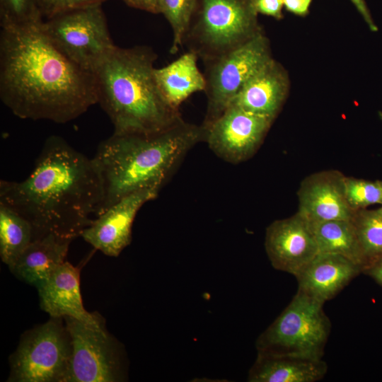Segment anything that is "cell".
<instances>
[{
    "label": "cell",
    "mask_w": 382,
    "mask_h": 382,
    "mask_svg": "<svg viewBox=\"0 0 382 382\" xmlns=\"http://www.w3.org/2000/svg\"><path fill=\"white\" fill-rule=\"evenodd\" d=\"M42 21L0 25V99L21 119L64 124L98 103L95 77L51 42Z\"/></svg>",
    "instance_id": "1"
},
{
    "label": "cell",
    "mask_w": 382,
    "mask_h": 382,
    "mask_svg": "<svg viewBox=\"0 0 382 382\" xmlns=\"http://www.w3.org/2000/svg\"><path fill=\"white\" fill-rule=\"evenodd\" d=\"M103 199V181L93 158L57 135L45 140L26 178L0 181V203L30 222L33 241L49 234L81 236Z\"/></svg>",
    "instance_id": "2"
},
{
    "label": "cell",
    "mask_w": 382,
    "mask_h": 382,
    "mask_svg": "<svg viewBox=\"0 0 382 382\" xmlns=\"http://www.w3.org/2000/svg\"><path fill=\"white\" fill-rule=\"evenodd\" d=\"M207 132L202 125L182 118L158 132L113 133L102 141L92 157L103 185V199L97 216L132 193L160 191L188 151L206 141Z\"/></svg>",
    "instance_id": "3"
},
{
    "label": "cell",
    "mask_w": 382,
    "mask_h": 382,
    "mask_svg": "<svg viewBox=\"0 0 382 382\" xmlns=\"http://www.w3.org/2000/svg\"><path fill=\"white\" fill-rule=\"evenodd\" d=\"M157 56L147 46L116 45L93 71L98 103L115 134L152 133L182 119L161 92L154 77Z\"/></svg>",
    "instance_id": "4"
},
{
    "label": "cell",
    "mask_w": 382,
    "mask_h": 382,
    "mask_svg": "<svg viewBox=\"0 0 382 382\" xmlns=\"http://www.w3.org/2000/svg\"><path fill=\"white\" fill-rule=\"evenodd\" d=\"M254 1L197 0L183 45L203 62L243 45L261 32Z\"/></svg>",
    "instance_id": "5"
},
{
    "label": "cell",
    "mask_w": 382,
    "mask_h": 382,
    "mask_svg": "<svg viewBox=\"0 0 382 382\" xmlns=\"http://www.w3.org/2000/svg\"><path fill=\"white\" fill-rule=\"evenodd\" d=\"M323 305L297 291L280 315L257 337V353L322 359L331 330Z\"/></svg>",
    "instance_id": "6"
},
{
    "label": "cell",
    "mask_w": 382,
    "mask_h": 382,
    "mask_svg": "<svg viewBox=\"0 0 382 382\" xmlns=\"http://www.w3.org/2000/svg\"><path fill=\"white\" fill-rule=\"evenodd\" d=\"M41 28L64 56L92 74L116 47L101 5L56 15L43 20Z\"/></svg>",
    "instance_id": "7"
},
{
    "label": "cell",
    "mask_w": 382,
    "mask_h": 382,
    "mask_svg": "<svg viewBox=\"0 0 382 382\" xmlns=\"http://www.w3.org/2000/svg\"><path fill=\"white\" fill-rule=\"evenodd\" d=\"M272 59L262 32L227 53L204 62L207 129L229 106L248 81Z\"/></svg>",
    "instance_id": "8"
},
{
    "label": "cell",
    "mask_w": 382,
    "mask_h": 382,
    "mask_svg": "<svg viewBox=\"0 0 382 382\" xmlns=\"http://www.w3.org/2000/svg\"><path fill=\"white\" fill-rule=\"evenodd\" d=\"M63 318H53L25 332L10 357L8 381L64 382L71 341Z\"/></svg>",
    "instance_id": "9"
},
{
    "label": "cell",
    "mask_w": 382,
    "mask_h": 382,
    "mask_svg": "<svg viewBox=\"0 0 382 382\" xmlns=\"http://www.w3.org/2000/svg\"><path fill=\"white\" fill-rule=\"evenodd\" d=\"M71 341V354L64 382H119L125 379L121 345L105 326L63 318Z\"/></svg>",
    "instance_id": "10"
},
{
    "label": "cell",
    "mask_w": 382,
    "mask_h": 382,
    "mask_svg": "<svg viewBox=\"0 0 382 382\" xmlns=\"http://www.w3.org/2000/svg\"><path fill=\"white\" fill-rule=\"evenodd\" d=\"M274 119L229 105L208 128L206 142L220 158L238 163L261 145Z\"/></svg>",
    "instance_id": "11"
},
{
    "label": "cell",
    "mask_w": 382,
    "mask_h": 382,
    "mask_svg": "<svg viewBox=\"0 0 382 382\" xmlns=\"http://www.w3.org/2000/svg\"><path fill=\"white\" fill-rule=\"evenodd\" d=\"M265 248L274 269L294 277L319 253L310 224L297 212L267 226Z\"/></svg>",
    "instance_id": "12"
},
{
    "label": "cell",
    "mask_w": 382,
    "mask_h": 382,
    "mask_svg": "<svg viewBox=\"0 0 382 382\" xmlns=\"http://www.w3.org/2000/svg\"><path fill=\"white\" fill-rule=\"evenodd\" d=\"M158 192L144 190L122 198L94 219L81 236L103 254L117 257L131 243L137 213L145 203L156 199Z\"/></svg>",
    "instance_id": "13"
},
{
    "label": "cell",
    "mask_w": 382,
    "mask_h": 382,
    "mask_svg": "<svg viewBox=\"0 0 382 382\" xmlns=\"http://www.w3.org/2000/svg\"><path fill=\"white\" fill-rule=\"evenodd\" d=\"M345 175L338 170H323L307 176L297 192V213L309 223L351 220L356 211L347 202Z\"/></svg>",
    "instance_id": "14"
},
{
    "label": "cell",
    "mask_w": 382,
    "mask_h": 382,
    "mask_svg": "<svg viewBox=\"0 0 382 382\" xmlns=\"http://www.w3.org/2000/svg\"><path fill=\"white\" fill-rule=\"evenodd\" d=\"M37 291L40 307L50 317H71L88 325L105 326L99 313H89L84 308L80 291V270L69 262L60 265Z\"/></svg>",
    "instance_id": "15"
},
{
    "label": "cell",
    "mask_w": 382,
    "mask_h": 382,
    "mask_svg": "<svg viewBox=\"0 0 382 382\" xmlns=\"http://www.w3.org/2000/svg\"><path fill=\"white\" fill-rule=\"evenodd\" d=\"M362 271L361 266L342 255L318 253L295 276L297 291L325 303Z\"/></svg>",
    "instance_id": "16"
},
{
    "label": "cell",
    "mask_w": 382,
    "mask_h": 382,
    "mask_svg": "<svg viewBox=\"0 0 382 382\" xmlns=\"http://www.w3.org/2000/svg\"><path fill=\"white\" fill-rule=\"evenodd\" d=\"M286 87L284 71L272 59L248 81L229 105L274 119L285 98Z\"/></svg>",
    "instance_id": "17"
},
{
    "label": "cell",
    "mask_w": 382,
    "mask_h": 382,
    "mask_svg": "<svg viewBox=\"0 0 382 382\" xmlns=\"http://www.w3.org/2000/svg\"><path fill=\"white\" fill-rule=\"evenodd\" d=\"M328 371L322 359L257 353L249 371L250 382H316Z\"/></svg>",
    "instance_id": "18"
},
{
    "label": "cell",
    "mask_w": 382,
    "mask_h": 382,
    "mask_svg": "<svg viewBox=\"0 0 382 382\" xmlns=\"http://www.w3.org/2000/svg\"><path fill=\"white\" fill-rule=\"evenodd\" d=\"M72 241L54 234L34 240L10 270L18 278L37 289L66 261Z\"/></svg>",
    "instance_id": "19"
},
{
    "label": "cell",
    "mask_w": 382,
    "mask_h": 382,
    "mask_svg": "<svg viewBox=\"0 0 382 382\" xmlns=\"http://www.w3.org/2000/svg\"><path fill=\"white\" fill-rule=\"evenodd\" d=\"M198 57L187 51L168 65L154 69V77L166 100L179 109L196 92L204 91L205 79L197 66Z\"/></svg>",
    "instance_id": "20"
},
{
    "label": "cell",
    "mask_w": 382,
    "mask_h": 382,
    "mask_svg": "<svg viewBox=\"0 0 382 382\" xmlns=\"http://www.w3.org/2000/svg\"><path fill=\"white\" fill-rule=\"evenodd\" d=\"M309 224L319 253L342 255L364 269L367 261L352 219H337Z\"/></svg>",
    "instance_id": "21"
},
{
    "label": "cell",
    "mask_w": 382,
    "mask_h": 382,
    "mask_svg": "<svg viewBox=\"0 0 382 382\" xmlns=\"http://www.w3.org/2000/svg\"><path fill=\"white\" fill-rule=\"evenodd\" d=\"M30 222L11 207L0 203V256L11 269L32 242Z\"/></svg>",
    "instance_id": "22"
},
{
    "label": "cell",
    "mask_w": 382,
    "mask_h": 382,
    "mask_svg": "<svg viewBox=\"0 0 382 382\" xmlns=\"http://www.w3.org/2000/svg\"><path fill=\"white\" fill-rule=\"evenodd\" d=\"M352 221L367 265L382 257V206L376 209L357 210Z\"/></svg>",
    "instance_id": "23"
},
{
    "label": "cell",
    "mask_w": 382,
    "mask_h": 382,
    "mask_svg": "<svg viewBox=\"0 0 382 382\" xmlns=\"http://www.w3.org/2000/svg\"><path fill=\"white\" fill-rule=\"evenodd\" d=\"M197 0H159L160 13L169 23L173 32L170 49L175 54L183 45V40Z\"/></svg>",
    "instance_id": "24"
},
{
    "label": "cell",
    "mask_w": 382,
    "mask_h": 382,
    "mask_svg": "<svg viewBox=\"0 0 382 382\" xmlns=\"http://www.w3.org/2000/svg\"><path fill=\"white\" fill-rule=\"evenodd\" d=\"M345 191L348 204L354 211L381 204L380 180L371 181L353 177H345Z\"/></svg>",
    "instance_id": "25"
},
{
    "label": "cell",
    "mask_w": 382,
    "mask_h": 382,
    "mask_svg": "<svg viewBox=\"0 0 382 382\" xmlns=\"http://www.w3.org/2000/svg\"><path fill=\"white\" fill-rule=\"evenodd\" d=\"M38 0H0V25L40 22Z\"/></svg>",
    "instance_id": "26"
},
{
    "label": "cell",
    "mask_w": 382,
    "mask_h": 382,
    "mask_svg": "<svg viewBox=\"0 0 382 382\" xmlns=\"http://www.w3.org/2000/svg\"><path fill=\"white\" fill-rule=\"evenodd\" d=\"M107 0H38L39 9L43 18L93 5H102Z\"/></svg>",
    "instance_id": "27"
},
{
    "label": "cell",
    "mask_w": 382,
    "mask_h": 382,
    "mask_svg": "<svg viewBox=\"0 0 382 382\" xmlns=\"http://www.w3.org/2000/svg\"><path fill=\"white\" fill-rule=\"evenodd\" d=\"M254 7L257 14L271 16L277 20L283 18V0H255Z\"/></svg>",
    "instance_id": "28"
},
{
    "label": "cell",
    "mask_w": 382,
    "mask_h": 382,
    "mask_svg": "<svg viewBox=\"0 0 382 382\" xmlns=\"http://www.w3.org/2000/svg\"><path fill=\"white\" fill-rule=\"evenodd\" d=\"M313 0H283L284 7L289 12L300 16H305L309 12Z\"/></svg>",
    "instance_id": "29"
},
{
    "label": "cell",
    "mask_w": 382,
    "mask_h": 382,
    "mask_svg": "<svg viewBox=\"0 0 382 382\" xmlns=\"http://www.w3.org/2000/svg\"><path fill=\"white\" fill-rule=\"evenodd\" d=\"M130 7L151 13H160L159 0H123Z\"/></svg>",
    "instance_id": "30"
},
{
    "label": "cell",
    "mask_w": 382,
    "mask_h": 382,
    "mask_svg": "<svg viewBox=\"0 0 382 382\" xmlns=\"http://www.w3.org/2000/svg\"><path fill=\"white\" fill-rule=\"evenodd\" d=\"M362 273L371 277L382 287V257L371 261L364 267Z\"/></svg>",
    "instance_id": "31"
},
{
    "label": "cell",
    "mask_w": 382,
    "mask_h": 382,
    "mask_svg": "<svg viewBox=\"0 0 382 382\" xmlns=\"http://www.w3.org/2000/svg\"><path fill=\"white\" fill-rule=\"evenodd\" d=\"M372 30L376 28L371 17L365 0H350Z\"/></svg>",
    "instance_id": "32"
},
{
    "label": "cell",
    "mask_w": 382,
    "mask_h": 382,
    "mask_svg": "<svg viewBox=\"0 0 382 382\" xmlns=\"http://www.w3.org/2000/svg\"><path fill=\"white\" fill-rule=\"evenodd\" d=\"M381 182V205L382 206V180H380Z\"/></svg>",
    "instance_id": "33"
}]
</instances>
